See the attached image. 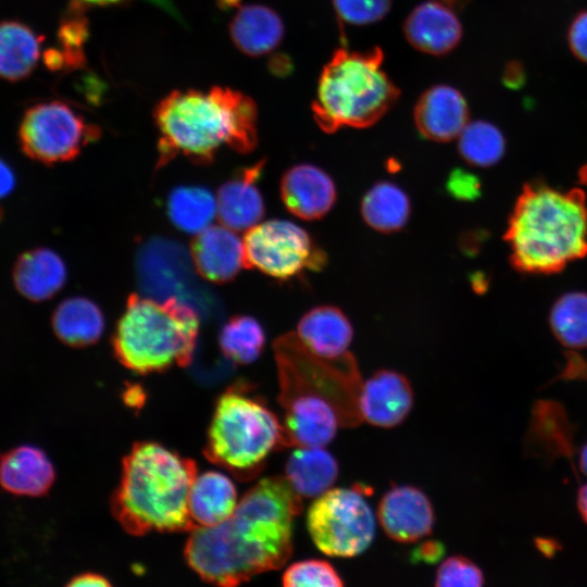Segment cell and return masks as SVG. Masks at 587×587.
<instances>
[{
    "mask_svg": "<svg viewBox=\"0 0 587 587\" xmlns=\"http://www.w3.org/2000/svg\"><path fill=\"white\" fill-rule=\"evenodd\" d=\"M41 41L24 23L0 22V78L17 82L27 77L39 60Z\"/></svg>",
    "mask_w": 587,
    "mask_h": 587,
    "instance_id": "cell-26",
    "label": "cell"
},
{
    "mask_svg": "<svg viewBox=\"0 0 587 587\" xmlns=\"http://www.w3.org/2000/svg\"><path fill=\"white\" fill-rule=\"evenodd\" d=\"M87 3H91V4H114V3H117V2H121V1H124V0H83Z\"/></svg>",
    "mask_w": 587,
    "mask_h": 587,
    "instance_id": "cell-43",
    "label": "cell"
},
{
    "mask_svg": "<svg viewBox=\"0 0 587 587\" xmlns=\"http://www.w3.org/2000/svg\"><path fill=\"white\" fill-rule=\"evenodd\" d=\"M264 161L240 170L226 180L216 195V216L222 225L235 230H248L261 222L265 208L257 182Z\"/></svg>",
    "mask_w": 587,
    "mask_h": 587,
    "instance_id": "cell-18",
    "label": "cell"
},
{
    "mask_svg": "<svg viewBox=\"0 0 587 587\" xmlns=\"http://www.w3.org/2000/svg\"><path fill=\"white\" fill-rule=\"evenodd\" d=\"M285 410L280 446L325 447L345 421L339 409L329 400L304 394L279 396Z\"/></svg>",
    "mask_w": 587,
    "mask_h": 587,
    "instance_id": "cell-11",
    "label": "cell"
},
{
    "mask_svg": "<svg viewBox=\"0 0 587 587\" xmlns=\"http://www.w3.org/2000/svg\"><path fill=\"white\" fill-rule=\"evenodd\" d=\"M51 324L55 336L63 344L75 348L96 344L104 330L102 311L85 297H71L59 303Z\"/></svg>",
    "mask_w": 587,
    "mask_h": 587,
    "instance_id": "cell-25",
    "label": "cell"
},
{
    "mask_svg": "<svg viewBox=\"0 0 587 587\" xmlns=\"http://www.w3.org/2000/svg\"><path fill=\"white\" fill-rule=\"evenodd\" d=\"M338 17L350 25H367L380 21L391 0H333Z\"/></svg>",
    "mask_w": 587,
    "mask_h": 587,
    "instance_id": "cell-34",
    "label": "cell"
},
{
    "mask_svg": "<svg viewBox=\"0 0 587 587\" xmlns=\"http://www.w3.org/2000/svg\"><path fill=\"white\" fill-rule=\"evenodd\" d=\"M567 40L572 53L587 64V10L579 12L572 21Z\"/></svg>",
    "mask_w": 587,
    "mask_h": 587,
    "instance_id": "cell-36",
    "label": "cell"
},
{
    "mask_svg": "<svg viewBox=\"0 0 587 587\" xmlns=\"http://www.w3.org/2000/svg\"><path fill=\"white\" fill-rule=\"evenodd\" d=\"M512 265L522 273L553 274L587 255V204L582 189L527 184L504 234Z\"/></svg>",
    "mask_w": 587,
    "mask_h": 587,
    "instance_id": "cell-4",
    "label": "cell"
},
{
    "mask_svg": "<svg viewBox=\"0 0 587 587\" xmlns=\"http://www.w3.org/2000/svg\"><path fill=\"white\" fill-rule=\"evenodd\" d=\"M414 123L428 140L447 142L457 138L469 123V107L452 86L435 85L422 93L414 108Z\"/></svg>",
    "mask_w": 587,
    "mask_h": 587,
    "instance_id": "cell-16",
    "label": "cell"
},
{
    "mask_svg": "<svg viewBox=\"0 0 587 587\" xmlns=\"http://www.w3.org/2000/svg\"><path fill=\"white\" fill-rule=\"evenodd\" d=\"M297 337L315 355L336 359L348 352L353 328L348 316L337 307L319 305L300 319Z\"/></svg>",
    "mask_w": 587,
    "mask_h": 587,
    "instance_id": "cell-20",
    "label": "cell"
},
{
    "mask_svg": "<svg viewBox=\"0 0 587 587\" xmlns=\"http://www.w3.org/2000/svg\"><path fill=\"white\" fill-rule=\"evenodd\" d=\"M337 460L324 447H299L289 455L284 476L302 498H316L337 480Z\"/></svg>",
    "mask_w": 587,
    "mask_h": 587,
    "instance_id": "cell-24",
    "label": "cell"
},
{
    "mask_svg": "<svg viewBox=\"0 0 587 587\" xmlns=\"http://www.w3.org/2000/svg\"><path fill=\"white\" fill-rule=\"evenodd\" d=\"M230 38L245 54L261 57L274 50L284 36L280 16L262 4L239 7L229 25Z\"/></svg>",
    "mask_w": 587,
    "mask_h": 587,
    "instance_id": "cell-23",
    "label": "cell"
},
{
    "mask_svg": "<svg viewBox=\"0 0 587 587\" xmlns=\"http://www.w3.org/2000/svg\"><path fill=\"white\" fill-rule=\"evenodd\" d=\"M218 342L227 359L237 364H250L263 351L265 333L254 317L237 315L223 326Z\"/></svg>",
    "mask_w": 587,
    "mask_h": 587,
    "instance_id": "cell-30",
    "label": "cell"
},
{
    "mask_svg": "<svg viewBox=\"0 0 587 587\" xmlns=\"http://www.w3.org/2000/svg\"><path fill=\"white\" fill-rule=\"evenodd\" d=\"M403 32L411 46L424 53L441 55L462 38V26L447 4L428 0L416 5L404 21Z\"/></svg>",
    "mask_w": 587,
    "mask_h": 587,
    "instance_id": "cell-17",
    "label": "cell"
},
{
    "mask_svg": "<svg viewBox=\"0 0 587 587\" xmlns=\"http://www.w3.org/2000/svg\"><path fill=\"white\" fill-rule=\"evenodd\" d=\"M237 504V490L227 475L217 471L197 474L188 498L195 527H211L224 522Z\"/></svg>",
    "mask_w": 587,
    "mask_h": 587,
    "instance_id": "cell-22",
    "label": "cell"
},
{
    "mask_svg": "<svg viewBox=\"0 0 587 587\" xmlns=\"http://www.w3.org/2000/svg\"><path fill=\"white\" fill-rule=\"evenodd\" d=\"M383 57L379 48L335 51L320 75L312 104L321 129L372 126L395 104L399 90L382 67Z\"/></svg>",
    "mask_w": 587,
    "mask_h": 587,
    "instance_id": "cell-6",
    "label": "cell"
},
{
    "mask_svg": "<svg viewBox=\"0 0 587 587\" xmlns=\"http://www.w3.org/2000/svg\"><path fill=\"white\" fill-rule=\"evenodd\" d=\"M301 509L302 497L284 475L264 477L227 520L190 530L186 561L203 580L218 586L277 570L292 553L294 521Z\"/></svg>",
    "mask_w": 587,
    "mask_h": 587,
    "instance_id": "cell-1",
    "label": "cell"
},
{
    "mask_svg": "<svg viewBox=\"0 0 587 587\" xmlns=\"http://www.w3.org/2000/svg\"><path fill=\"white\" fill-rule=\"evenodd\" d=\"M484 584L482 569L463 555H452L444 560L435 576V585L438 587H479Z\"/></svg>",
    "mask_w": 587,
    "mask_h": 587,
    "instance_id": "cell-33",
    "label": "cell"
},
{
    "mask_svg": "<svg viewBox=\"0 0 587 587\" xmlns=\"http://www.w3.org/2000/svg\"><path fill=\"white\" fill-rule=\"evenodd\" d=\"M378 522L395 541H417L433 532L435 512L432 501L417 487L399 485L390 488L377 508Z\"/></svg>",
    "mask_w": 587,
    "mask_h": 587,
    "instance_id": "cell-12",
    "label": "cell"
},
{
    "mask_svg": "<svg viewBox=\"0 0 587 587\" xmlns=\"http://www.w3.org/2000/svg\"><path fill=\"white\" fill-rule=\"evenodd\" d=\"M578 466L580 472L587 476V440L580 447L578 453Z\"/></svg>",
    "mask_w": 587,
    "mask_h": 587,
    "instance_id": "cell-42",
    "label": "cell"
},
{
    "mask_svg": "<svg viewBox=\"0 0 587 587\" xmlns=\"http://www.w3.org/2000/svg\"><path fill=\"white\" fill-rule=\"evenodd\" d=\"M280 197L290 213L301 220L314 221L332 210L337 199V188L324 170L301 163L284 173Z\"/></svg>",
    "mask_w": 587,
    "mask_h": 587,
    "instance_id": "cell-14",
    "label": "cell"
},
{
    "mask_svg": "<svg viewBox=\"0 0 587 587\" xmlns=\"http://www.w3.org/2000/svg\"><path fill=\"white\" fill-rule=\"evenodd\" d=\"M549 322L564 347L587 348V294L572 291L561 296L552 305Z\"/></svg>",
    "mask_w": 587,
    "mask_h": 587,
    "instance_id": "cell-29",
    "label": "cell"
},
{
    "mask_svg": "<svg viewBox=\"0 0 587 587\" xmlns=\"http://www.w3.org/2000/svg\"><path fill=\"white\" fill-rule=\"evenodd\" d=\"M199 333L197 312L176 297H128L112 337L116 359L139 374L190 364Z\"/></svg>",
    "mask_w": 587,
    "mask_h": 587,
    "instance_id": "cell-5",
    "label": "cell"
},
{
    "mask_svg": "<svg viewBox=\"0 0 587 587\" xmlns=\"http://www.w3.org/2000/svg\"><path fill=\"white\" fill-rule=\"evenodd\" d=\"M16 185V176L11 165L0 158V200L11 195Z\"/></svg>",
    "mask_w": 587,
    "mask_h": 587,
    "instance_id": "cell-37",
    "label": "cell"
},
{
    "mask_svg": "<svg viewBox=\"0 0 587 587\" xmlns=\"http://www.w3.org/2000/svg\"><path fill=\"white\" fill-rule=\"evenodd\" d=\"M577 509L580 517L587 524V484L582 485L577 491Z\"/></svg>",
    "mask_w": 587,
    "mask_h": 587,
    "instance_id": "cell-40",
    "label": "cell"
},
{
    "mask_svg": "<svg viewBox=\"0 0 587 587\" xmlns=\"http://www.w3.org/2000/svg\"><path fill=\"white\" fill-rule=\"evenodd\" d=\"M246 267L279 279L299 277L305 271H321L325 251L301 226L286 220L260 222L243 237Z\"/></svg>",
    "mask_w": 587,
    "mask_h": 587,
    "instance_id": "cell-9",
    "label": "cell"
},
{
    "mask_svg": "<svg viewBox=\"0 0 587 587\" xmlns=\"http://www.w3.org/2000/svg\"><path fill=\"white\" fill-rule=\"evenodd\" d=\"M277 416L247 385L237 383L216 400L207 434L205 457L238 478H251L282 442Z\"/></svg>",
    "mask_w": 587,
    "mask_h": 587,
    "instance_id": "cell-7",
    "label": "cell"
},
{
    "mask_svg": "<svg viewBox=\"0 0 587 587\" xmlns=\"http://www.w3.org/2000/svg\"><path fill=\"white\" fill-rule=\"evenodd\" d=\"M126 402L129 405H136L138 402L142 401V391L139 388H132L126 391Z\"/></svg>",
    "mask_w": 587,
    "mask_h": 587,
    "instance_id": "cell-41",
    "label": "cell"
},
{
    "mask_svg": "<svg viewBox=\"0 0 587 587\" xmlns=\"http://www.w3.org/2000/svg\"><path fill=\"white\" fill-rule=\"evenodd\" d=\"M197 465L154 441H140L123 459L121 479L110 507L132 535L195 528L188 508Z\"/></svg>",
    "mask_w": 587,
    "mask_h": 587,
    "instance_id": "cell-3",
    "label": "cell"
},
{
    "mask_svg": "<svg viewBox=\"0 0 587 587\" xmlns=\"http://www.w3.org/2000/svg\"><path fill=\"white\" fill-rule=\"evenodd\" d=\"M167 214L179 230L198 234L212 225L216 215V198L204 187H177L168 196Z\"/></svg>",
    "mask_w": 587,
    "mask_h": 587,
    "instance_id": "cell-28",
    "label": "cell"
},
{
    "mask_svg": "<svg viewBox=\"0 0 587 587\" xmlns=\"http://www.w3.org/2000/svg\"><path fill=\"white\" fill-rule=\"evenodd\" d=\"M55 480L47 453L33 445H21L0 454V486L15 496L41 497Z\"/></svg>",
    "mask_w": 587,
    "mask_h": 587,
    "instance_id": "cell-19",
    "label": "cell"
},
{
    "mask_svg": "<svg viewBox=\"0 0 587 587\" xmlns=\"http://www.w3.org/2000/svg\"><path fill=\"white\" fill-rule=\"evenodd\" d=\"M411 214L407 192L391 182H378L363 196L361 215L373 229L390 234L401 230Z\"/></svg>",
    "mask_w": 587,
    "mask_h": 587,
    "instance_id": "cell-27",
    "label": "cell"
},
{
    "mask_svg": "<svg viewBox=\"0 0 587 587\" xmlns=\"http://www.w3.org/2000/svg\"><path fill=\"white\" fill-rule=\"evenodd\" d=\"M111 583L110 580L100 575V574H97V573H82V574H78L74 577H72L70 579L68 583H66V586H71V587H76V586H79V587H84V586H99V587H102V586H110Z\"/></svg>",
    "mask_w": 587,
    "mask_h": 587,
    "instance_id": "cell-38",
    "label": "cell"
},
{
    "mask_svg": "<svg viewBox=\"0 0 587 587\" xmlns=\"http://www.w3.org/2000/svg\"><path fill=\"white\" fill-rule=\"evenodd\" d=\"M442 551L441 544L437 541H427L417 548L416 553L423 561L434 562L440 558Z\"/></svg>",
    "mask_w": 587,
    "mask_h": 587,
    "instance_id": "cell-39",
    "label": "cell"
},
{
    "mask_svg": "<svg viewBox=\"0 0 587 587\" xmlns=\"http://www.w3.org/2000/svg\"><path fill=\"white\" fill-rule=\"evenodd\" d=\"M285 587H341L345 585L336 569L327 561L308 559L290 564L283 574Z\"/></svg>",
    "mask_w": 587,
    "mask_h": 587,
    "instance_id": "cell-32",
    "label": "cell"
},
{
    "mask_svg": "<svg viewBox=\"0 0 587 587\" xmlns=\"http://www.w3.org/2000/svg\"><path fill=\"white\" fill-rule=\"evenodd\" d=\"M67 270L62 258L49 248L24 252L13 267L16 290L30 301L52 298L65 285Z\"/></svg>",
    "mask_w": 587,
    "mask_h": 587,
    "instance_id": "cell-21",
    "label": "cell"
},
{
    "mask_svg": "<svg viewBox=\"0 0 587 587\" xmlns=\"http://www.w3.org/2000/svg\"><path fill=\"white\" fill-rule=\"evenodd\" d=\"M190 255L197 273L211 283H227L246 267L242 240L224 225H210L196 234Z\"/></svg>",
    "mask_w": 587,
    "mask_h": 587,
    "instance_id": "cell-15",
    "label": "cell"
},
{
    "mask_svg": "<svg viewBox=\"0 0 587 587\" xmlns=\"http://www.w3.org/2000/svg\"><path fill=\"white\" fill-rule=\"evenodd\" d=\"M460 155L471 165L488 167L500 161L505 140L500 129L486 121L470 122L458 136Z\"/></svg>",
    "mask_w": 587,
    "mask_h": 587,
    "instance_id": "cell-31",
    "label": "cell"
},
{
    "mask_svg": "<svg viewBox=\"0 0 587 587\" xmlns=\"http://www.w3.org/2000/svg\"><path fill=\"white\" fill-rule=\"evenodd\" d=\"M153 117L159 167L178 155L207 164L223 147L248 153L258 142L257 105L230 88L172 91L158 103Z\"/></svg>",
    "mask_w": 587,
    "mask_h": 587,
    "instance_id": "cell-2",
    "label": "cell"
},
{
    "mask_svg": "<svg viewBox=\"0 0 587 587\" xmlns=\"http://www.w3.org/2000/svg\"><path fill=\"white\" fill-rule=\"evenodd\" d=\"M307 527L312 541L323 553L351 558L371 546L376 522L362 492L353 488H330L311 503Z\"/></svg>",
    "mask_w": 587,
    "mask_h": 587,
    "instance_id": "cell-8",
    "label": "cell"
},
{
    "mask_svg": "<svg viewBox=\"0 0 587 587\" xmlns=\"http://www.w3.org/2000/svg\"><path fill=\"white\" fill-rule=\"evenodd\" d=\"M413 402L409 379L397 371H377L360 387L361 419L374 426L390 428L399 425L409 415Z\"/></svg>",
    "mask_w": 587,
    "mask_h": 587,
    "instance_id": "cell-13",
    "label": "cell"
},
{
    "mask_svg": "<svg viewBox=\"0 0 587 587\" xmlns=\"http://www.w3.org/2000/svg\"><path fill=\"white\" fill-rule=\"evenodd\" d=\"M446 186L448 192L460 200H474L480 195V183L477 177L461 168L450 173Z\"/></svg>",
    "mask_w": 587,
    "mask_h": 587,
    "instance_id": "cell-35",
    "label": "cell"
},
{
    "mask_svg": "<svg viewBox=\"0 0 587 587\" xmlns=\"http://www.w3.org/2000/svg\"><path fill=\"white\" fill-rule=\"evenodd\" d=\"M99 136L96 125L87 123L75 109L60 100L42 101L28 108L18 128L23 152L45 164L75 159Z\"/></svg>",
    "mask_w": 587,
    "mask_h": 587,
    "instance_id": "cell-10",
    "label": "cell"
}]
</instances>
